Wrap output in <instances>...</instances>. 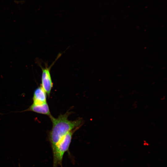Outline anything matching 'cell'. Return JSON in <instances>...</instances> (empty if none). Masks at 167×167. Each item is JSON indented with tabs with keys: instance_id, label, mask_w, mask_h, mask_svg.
<instances>
[{
	"instance_id": "cell-3",
	"label": "cell",
	"mask_w": 167,
	"mask_h": 167,
	"mask_svg": "<svg viewBox=\"0 0 167 167\" xmlns=\"http://www.w3.org/2000/svg\"><path fill=\"white\" fill-rule=\"evenodd\" d=\"M58 58L59 56L56 60L49 66L48 67L47 66H45V67L41 66L42 71L41 86L49 96H50L53 86V83L51 78L50 70L52 66Z\"/></svg>"
},
{
	"instance_id": "cell-4",
	"label": "cell",
	"mask_w": 167,
	"mask_h": 167,
	"mask_svg": "<svg viewBox=\"0 0 167 167\" xmlns=\"http://www.w3.org/2000/svg\"><path fill=\"white\" fill-rule=\"evenodd\" d=\"M32 100V104L34 105H41L47 103L46 93L41 86L34 91Z\"/></svg>"
},
{
	"instance_id": "cell-2",
	"label": "cell",
	"mask_w": 167,
	"mask_h": 167,
	"mask_svg": "<svg viewBox=\"0 0 167 167\" xmlns=\"http://www.w3.org/2000/svg\"><path fill=\"white\" fill-rule=\"evenodd\" d=\"M76 130L75 129L72 130L66 134L52 149L53 167H57L59 165H62L64 154L68 150L73 134Z\"/></svg>"
},
{
	"instance_id": "cell-5",
	"label": "cell",
	"mask_w": 167,
	"mask_h": 167,
	"mask_svg": "<svg viewBox=\"0 0 167 167\" xmlns=\"http://www.w3.org/2000/svg\"><path fill=\"white\" fill-rule=\"evenodd\" d=\"M31 111L37 113L46 115L49 117L51 115L49 108L47 103L41 105L32 104L27 109L23 111Z\"/></svg>"
},
{
	"instance_id": "cell-1",
	"label": "cell",
	"mask_w": 167,
	"mask_h": 167,
	"mask_svg": "<svg viewBox=\"0 0 167 167\" xmlns=\"http://www.w3.org/2000/svg\"><path fill=\"white\" fill-rule=\"evenodd\" d=\"M70 113V112H67L64 114L60 115L57 118L51 115L49 117L53 125L49 134L52 150L64 136L72 130L78 129L82 124L80 118L73 121L69 120L68 117Z\"/></svg>"
}]
</instances>
